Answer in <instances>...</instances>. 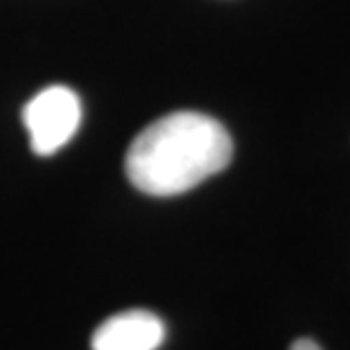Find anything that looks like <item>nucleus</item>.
I'll return each mask as SVG.
<instances>
[{
    "mask_svg": "<svg viewBox=\"0 0 350 350\" xmlns=\"http://www.w3.org/2000/svg\"><path fill=\"white\" fill-rule=\"evenodd\" d=\"M230 159L233 138L224 124L199 111H176L133 138L124 170L145 195L176 197L226 170Z\"/></svg>",
    "mask_w": 350,
    "mask_h": 350,
    "instance_id": "f257e3e1",
    "label": "nucleus"
},
{
    "mask_svg": "<svg viewBox=\"0 0 350 350\" xmlns=\"http://www.w3.org/2000/svg\"><path fill=\"white\" fill-rule=\"evenodd\" d=\"M81 122V102L68 86H48L23 109V124L32 152L52 156L75 136Z\"/></svg>",
    "mask_w": 350,
    "mask_h": 350,
    "instance_id": "f03ea898",
    "label": "nucleus"
},
{
    "mask_svg": "<svg viewBox=\"0 0 350 350\" xmlns=\"http://www.w3.org/2000/svg\"><path fill=\"white\" fill-rule=\"evenodd\" d=\"M165 323L147 310H126L107 319L91 339L93 350H159Z\"/></svg>",
    "mask_w": 350,
    "mask_h": 350,
    "instance_id": "7ed1b4c3",
    "label": "nucleus"
},
{
    "mask_svg": "<svg viewBox=\"0 0 350 350\" xmlns=\"http://www.w3.org/2000/svg\"><path fill=\"white\" fill-rule=\"evenodd\" d=\"M289 350H323V348L312 339H296Z\"/></svg>",
    "mask_w": 350,
    "mask_h": 350,
    "instance_id": "20e7f679",
    "label": "nucleus"
}]
</instances>
